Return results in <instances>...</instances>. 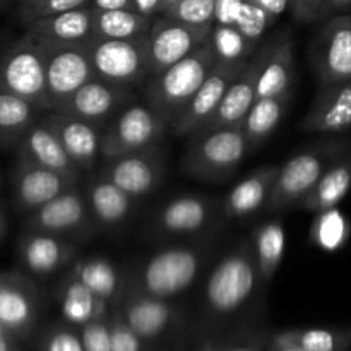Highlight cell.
Listing matches in <instances>:
<instances>
[{
    "label": "cell",
    "instance_id": "cell-51",
    "mask_svg": "<svg viewBox=\"0 0 351 351\" xmlns=\"http://www.w3.org/2000/svg\"><path fill=\"white\" fill-rule=\"evenodd\" d=\"M16 336L12 335H0V351H17Z\"/></svg>",
    "mask_w": 351,
    "mask_h": 351
},
{
    "label": "cell",
    "instance_id": "cell-25",
    "mask_svg": "<svg viewBox=\"0 0 351 351\" xmlns=\"http://www.w3.org/2000/svg\"><path fill=\"white\" fill-rule=\"evenodd\" d=\"M26 26L27 29L24 34L36 43L84 45L95 36L91 5L40 17V19L31 21Z\"/></svg>",
    "mask_w": 351,
    "mask_h": 351
},
{
    "label": "cell",
    "instance_id": "cell-35",
    "mask_svg": "<svg viewBox=\"0 0 351 351\" xmlns=\"http://www.w3.org/2000/svg\"><path fill=\"white\" fill-rule=\"evenodd\" d=\"M208 43L218 64H247L259 50V43L228 24H213Z\"/></svg>",
    "mask_w": 351,
    "mask_h": 351
},
{
    "label": "cell",
    "instance_id": "cell-36",
    "mask_svg": "<svg viewBox=\"0 0 351 351\" xmlns=\"http://www.w3.org/2000/svg\"><path fill=\"white\" fill-rule=\"evenodd\" d=\"M93 293L98 295L105 302H112L119 295L122 280L108 259L91 257V259H75L69 267Z\"/></svg>",
    "mask_w": 351,
    "mask_h": 351
},
{
    "label": "cell",
    "instance_id": "cell-26",
    "mask_svg": "<svg viewBox=\"0 0 351 351\" xmlns=\"http://www.w3.org/2000/svg\"><path fill=\"white\" fill-rule=\"evenodd\" d=\"M123 321L143 341L154 339L168 328L173 319V308L163 298L151 297L139 288L129 290L120 311Z\"/></svg>",
    "mask_w": 351,
    "mask_h": 351
},
{
    "label": "cell",
    "instance_id": "cell-45",
    "mask_svg": "<svg viewBox=\"0 0 351 351\" xmlns=\"http://www.w3.org/2000/svg\"><path fill=\"white\" fill-rule=\"evenodd\" d=\"M243 2L245 0H216L213 24H228V26H233L237 14H239Z\"/></svg>",
    "mask_w": 351,
    "mask_h": 351
},
{
    "label": "cell",
    "instance_id": "cell-42",
    "mask_svg": "<svg viewBox=\"0 0 351 351\" xmlns=\"http://www.w3.org/2000/svg\"><path fill=\"white\" fill-rule=\"evenodd\" d=\"M143 339L127 326L122 314H115L110 321V346L112 351H141Z\"/></svg>",
    "mask_w": 351,
    "mask_h": 351
},
{
    "label": "cell",
    "instance_id": "cell-38",
    "mask_svg": "<svg viewBox=\"0 0 351 351\" xmlns=\"http://www.w3.org/2000/svg\"><path fill=\"white\" fill-rule=\"evenodd\" d=\"M278 338L293 343L305 351H343L351 336L329 329H291L280 332Z\"/></svg>",
    "mask_w": 351,
    "mask_h": 351
},
{
    "label": "cell",
    "instance_id": "cell-13",
    "mask_svg": "<svg viewBox=\"0 0 351 351\" xmlns=\"http://www.w3.org/2000/svg\"><path fill=\"white\" fill-rule=\"evenodd\" d=\"M165 171L167 161L156 144L136 153L103 160L98 175L137 199L153 194L163 182Z\"/></svg>",
    "mask_w": 351,
    "mask_h": 351
},
{
    "label": "cell",
    "instance_id": "cell-44",
    "mask_svg": "<svg viewBox=\"0 0 351 351\" xmlns=\"http://www.w3.org/2000/svg\"><path fill=\"white\" fill-rule=\"evenodd\" d=\"M91 0H41L36 5L31 9V12L27 14L26 19L23 21L24 24H29L31 21L40 19V17L53 16V14L67 12V10L81 9V7L89 5Z\"/></svg>",
    "mask_w": 351,
    "mask_h": 351
},
{
    "label": "cell",
    "instance_id": "cell-9",
    "mask_svg": "<svg viewBox=\"0 0 351 351\" xmlns=\"http://www.w3.org/2000/svg\"><path fill=\"white\" fill-rule=\"evenodd\" d=\"M96 223L86 204L84 192L74 187L67 189L51 201L26 215L24 232H40L75 240L91 235Z\"/></svg>",
    "mask_w": 351,
    "mask_h": 351
},
{
    "label": "cell",
    "instance_id": "cell-16",
    "mask_svg": "<svg viewBox=\"0 0 351 351\" xmlns=\"http://www.w3.org/2000/svg\"><path fill=\"white\" fill-rule=\"evenodd\" d=\"M259 65L261 55L259 50L256 51L252 58L247 62L235 81L230 84L223 95L221 101L215 108V112L206 119V122L195 130L194 134L211 132L218 129H228V127H240L247 112L254 101L257 99V79H259ZM192 136V134H191Z\"/></svg>",
    "mask_w": 351,
    "mask_h": 351
},
{
    "label": "cell",
    "instance_id": "cell-46",
    "mask_svg": "<svg viewBox=\"0 0 351 351\" xmlns=\"http://www.w3.org/2000/svg\"><path fill=\"white\" fill-rule=\"evenodd\" d=\"M250 2H254L256 5H259L261 9L266 10V12L276 21L281 14L287 12L290 0H250Z\"/></svg>",
    "mask_w": 351,
    "mask_h": 351
},
{
    "label": "cell",
    "instance_id": "cell-43",
    "mask_svg": "<svg viewBox=\"0 0 351 351\" xmlns=\"http://www.w3.org/2000/svg\"><path fill=\"white\" fill-rule=\"evenodd\" d=\"M41 351H84L81 338L67 326H55L45 335Z\"/></svg>",
    "mask_w": 351,
    "mask_h": 351
},
{
    "label": "cell",
    "instance_id": "cell-55",
    "mask_svg": "<svg viewBox=\"0 0 351 351\" xmlns=\"http://www.w3.org/2000/svg\"><path fill=\"white\" fill-rule=\"evenodd\" d=\"M225 351H257V348H254V346H245V345H242V346H233V348L225 350Z\"/></svg>",
    "mask_w": 351,
    "mask_h": 351
},
{
    "label": "cell",
    "instance_id": "cell-56",
    "mask_svg": "<svg viewBox=\"0 0 351 351\" xmlns=\"http://www.w3.org/2000/svg\"><path fill=\"white\" fill-rule=\"evenodd\" d=\"M0 335H10V332L7 331V328L2 324V322H0ZM12 336H14V335H12Z\"/></svg>",
    "mask_w": 351,
    "mask_h": 351
},
{
    "label": "cell",
    "instance_id": "cell-12",
    "mask_svg": "<svg viewBox=\"0 0 351 351\" xmlns=\"http://www.w3.org/2000/svg\"><path fill=\"white\" fill-rule=\"evenodd\" d=\"M312 69L319 86L351 81V14L331 16L311 48Z\"/></svg>",
    "mask_w": 351,
    "mask_h": 351
},
{
    "label": "cell",
    "instance_id": "cell-41",
    "mask_svg": "<svg viewBox=\"0 0 351 351\" xmlns=\"http://www.w3.org/2000/svg\"><path fill=\"white\" fill-rule=\"evenodd\" d=\"M81 345L84 351H112L110 346V322L106 317L96 319L81 326Z\"/></svg>",
    "mask_w": 351,
    "mask_h": 351
},
{
    "label": "cell",
    "instance_id": "cell-28",
    "mask_svg": "<svg viewBox=\"0 0 351 351\" xmlns=\"http://www.w3.org/2000/svg\"><path fill=\"white\" fill-rule=\"evenodd\" d=\"M82 192L96 226L103 228H115L125 223L136 202V199L130 197L127 192L98 173L88 178Z\"/></svg>",
    "mask_w": 351,
    "mask_h": 351
},
{
    "label": "cell",
    "instance_id": "cell-23",
    "mask_svg": "<svg viewBox=\"0 0 351 351\" xmlns=\"http://www.w3.org/2000/svg\"><path fill=\"white\" fill-rule=\"evenodd\" d=\"M216 211L206 195H180L168 201L154 216V232L161 237H187L202 232Z\"/></svg>",
    "mask_w": 351,
    "mask_h": 351
},
{
    "label": "cell",
    "instance_id": "cell-50",
    "mask_svg": "<svg viewBox=\"0 0 351 351\" xmlns=\"http://www.w3.org/2000/svg\"><path fill=\"white\" fill-rule=\"evenodd\" d=\"M271 351H305V350H302L300 346L293 345V343L285 341V339L278 338L276 336V338L273 339V350Z\"/></svg>",
    "mask_w": 351,
    "mask_h": 351
},
{
    "label": "cell",
    "instance_id": "cell-10",
    "mask_svg": "<svg viewBox=\"0 0 351 351\" xmlns=\"http://www.w3.org/2000/svg\"><path fill=\"white\" fill-rule=\"evenodd\" d=\"M213 24H191L161 14L147 31L149 77L177 64L209 40Z\"/></svg>",
    "mask_w": 351,
    "mask_h": 351
},
{
    "label": "cell",
    "instance_id": "cell-6",
    "mask_svg": "<svg viewBox=\"0 0 351 351\" xmlns=\"http://www.w3.org/2000/svg\"><path fill=\"white\" fill-rule=\"evenodd\" d=\"M0 91L26 99L40 112L50 110L45 79V58L40 43L24 34L0 57Z\"/></svg>",
    "mask_w": 351,
    "mask_h": 351
},
{
    "label": "cell",
    "instance_id": "cell-5",
    "mask_svg": "<svg viewBox=\"0 0 351 351\" xmlns=\"http://www.w3.org/2000/svg\"><path fill=\"white\" fill-rule=\"evenodd\" d=\"M208 250L199 245L167 247L144 263L136 288L151 297L173 298L194 285Z\"/></svg>",
    "mask_w": 351,
    "mask_h": 351
},
{
    "label": "cell",
    "instance_id": "cell-11",
    "mask_svg": "<svg viewBox=\"0 0 351 351\" xmlns=\"http://www.w3.org/2000/svg\"><path fill=\"white\" fill-rule=\"evenodd\" d=\"M51 112L67 101L81 86L96 79L84 45L40 43Z\"/></svg>",
    "mask_w": 351,
    "mask_h": 351
},
{
    "label": "cell",
    "instance_id": "cell-8",
    "mask_svg": "<svg viewBox=\"0 0 351 351\" xmlns=\"http://www.w3.org/2000/svg\"><path fill=\"white\" fill-rule=\"evenodd\" d=\"M168 130V123L149 105L130 103L103 130L99 156L108 160L156 146Z\"/></svg>",
    "mask_w": 351,
    "mask_h": 351
},
{
    "label": "cell",
    "instance_id": "cell-15",
    "mask_svg": "<svg viewBox=\"0 0 351 351\" xmlns=\"http://www.w3.org/2000/svg\"><path fill=\"white\" fill-rule=\"evenodd\" d=\"M245 65L247 64L228 65L215 62V65L211 67L209 74L206 75L201 88L194 93V96L189 99V103L182 110L180 115L170 125L171 132L178 137H187L194 134L206 122V119L215 112L225 91L235 81L237 75L242 72Z\"/></svg>",
    "mask_w": 351,
    "mask_h": 351
},
{
    "label": "cell",
    "instance_id": "cell-39",
    "mask_svg": "<svg viewBox=\"0 0 351 351\" xmlns=\"http://www.w3.org/2000/svg\"><path fill=\"white\" fill-rule=\"evenodd\" d=\"M271 23H274L273 17L266 12L264 9H261L259 5H256L250 0H245L240 7L239 14L235 17V23L233 26L240 31V33L245 34L249 40L261 43L264 33H266L267 27L271 26Z\"/></svg>",
    "mask_w": 351,
    "mask_h": 351
},
{
    "label": "cell",
    "instance_id": "cell-3",
    "mask_svg": "<svg viewBox=\"0 0 351 351\" xmlns=\"http://www.w3.org/2000/svg\"><path fill=\"white\" fill-rule=\"evenodd\" d=\"M256 256L250 242H242L216 263L206 281V304L215 314L240 311L256 291L259 281Z\"/></svg>",
    "mask_w": 351,
    "mask_h": 351
},
{
    "label": "cell",
    "instance_id": "cell-57",
    "mask_svg": "<svg viewBox=\"0 0 351 351\" xmlns=\"http://www.w3.org/2000/svg\"><path fill=\"white\" fill-rule=\"evenodd\" d=\"M0 2H2V0H0Z\"/></svg>",
    "mask_w": 351,
    "mask_h": 351
},
{
    "label": "cell",
    "instance_id": "cell-22",
    "mask_svg": "<svg viewBox=\"0 0 351 351\" xmlns=\"http://www.w3.org/2000/svg\"><path fill=\"white\" fill-rule=\"evenodd\" d=\"M351 127V81L319 86L311 108L302 119L305 134H341Z\"/></svg>",
    "mask_w": 351,
    "mask_h": 351
},
{
    "label": "cell",
    "instance_id": "cell-18",
    "mask_svg": "<svg viewBox=\"0 0 351 351\" xmlns=\"http://www.w3.org/2000/svg\"><path fill=\"white\" fill-rule=\"evenodd\" d=\"M74 185H77V182L65 175L48 170V168L36 167V165L17 161L16 170L12 173L14 204L19 213L29 215L31 211L43 206L45 202L51 201Z\"/></svg>",
    "mask_w": 351,
    "mask_h": 351
},
{
    "label": "cell",
    "instance_id": "cell-4",
    "mask_svg": "<svg viewBox=\"0 0 351 351\" xmlns=\"http://www.w3.org/2000/svg\"><path fill=\"white\" fill-rule=\"evenodd\" d=\"M192 143L182 158L185 175L201 180H223L242 165L250 151L240 127L192 134Z\"/></svg>",
    "mask_w": 351,
    "mask_h": 351
},
{
    "label": "cell",
    "instance_id": "cell-17",
    "mask_svg": "<svg viewBox=\"0 0 351 351\" xmlns=\"http://www.w3.org/2000/svg\"><path fill=\"white\" fill-rule=\"evenodd\" d=\"M17 256L24 269L38 278H48L72 264L77 256L74 240L40 232H23Z\"/></svg>",
    "mask_w": 351,
    "mask_h": 351
},
{
    "label": "cell",
    "instance_id": "cell-53",
    "mask_svg": "<svg viewBox=\"0 0 351 351\" xmlns=\"http://www.w3.org/2000/svg\"><path fill=\"white\" fill-rule=\"evenodd\" d=\"M7 233V216H5V209H3V206L0 204V240L5 237Z\"/></svg>",
    "mask_w": 351,
    "mask_h": 351
},
{
    "label": "cell",
    "instance_id": "cell-47",
    "mask_svg": "<svg viewBox=\"0 0 351 351\" xmlns=\"http://www.w3.org/2000/svg\"><path fill=\"white\" fill-rule=\"evenodd\" d=\"M89 5L96 10H134L132 0H91Z\"/></svg>",
    "mask_w": 351,
    "mask_h": 351
},
{
    "label": "cell",
    "instance_id": "cell-27",
    "mask_svg": "<svg viewBox=\"0 0 351 351\" xmlns=\"http://www.w3.org/2000/svg\"><path fill=\"white\" fill-rule=\"evenodd\" d=\"M280 167L267 165L252 171L240 184H237L228 194L223 197V216L228 219H247L259 213L269 201L271 189L276 178Z\"/></svg>",
    "mask_w": 351,
    "mask_h": 351
},
{
    "label": "cell",
    "instance_id": "cell-1",
    "mask_svg": "<svg viewBox=\"0 0 351 351\" xmlns=\"http://www.w3.org/2000/svg\"><path fill=\"white\" fill-rule=\"evenodd\" d=\"M213 65H215V57L211 47L206 41L187 57L151 75L144 82V96L147 105L170 127L185 108L189 99L201 88Z\"/></svg>",
    "mask_w": 351,
    "mask_h": 351
},
{
    "label": "cell",
    "instance_id": "cell-31",
    "mask_svg": "<svg viewBox=\"0 0 351 351\" xmlns=\"http://www.w3.org/2000/svg\"><path fill=\"white\" fill-rule=\"evenodd\" d=\"M290 101L291 98L288 96H267L254 101L240 125L250 151L257 149L276 130Z\"/></svg>",
    "mask_w": 351,
    "mask_h": 351
},
{
    "label": "cell",
    "instance_id": "cell-52",
    "mask_svg": "<svg viewBox=\"0 0 351 351\" xmlns=\"http://www.w3.org/2000/svg\"><path fill=\"white\" fill-rule=\"evenodd\" d=\"M38 2H41V0H19V19H26L27 14L31 12V9H33Z\"/></svg>",
    "mask_w": 351,
    "mask_h": 351
},
{
    "label": "cell",
    "instance_id": "cell-33",
    "mask_svg": "<svg viewBox=\"0 0 351 351\" xmlns=\"http://www.w3.org/2000/svg\"><path fill=\"white\" fill-rule=\"evenodd\" d=\"M153 17L136 10H96L93 9V31L105 40H134L147 34Z\"/></svg>",
    "mask_w": 351,
    "mask_h": 351
},
{
    "label": "cell",
    "instance_id": "cell-49",
    "mask_svg": "<svg viewBox=\"0 0 351 351\" xmlns=\"http://www.w3.org/2000/svg\"><path fill=\"white\" fill-rule=\"evenodd\" d=\"M351 7V0H324V19L331 17L332 12L345 10Z\"/></svg>",
    "mask_w": 351,
    "mask_h": 351
},
{
    "label": "cell",
    "instance_id": "cell-30",
    "mask_svg": "<svg viewBox=\"0 0 351 351\" xmlns=\"http://www.w3.org/2000/svg\"><path fill=\"white\" fill-rule=\"evenodd\" d=\"M351 191V147L324 171L315 187L300 201L305 211L319 213L336 208Z\"/></svg>",
    "mask_w": 351,
    "mask_h": 351
},
{
    "label": "cell",
    "instance_id": "cell-21",
    "mask_svg": "<svg viewBox=\"0 0 351 351\" xmlns=\"http://www.w3.org/2000/svg\"><path fill=\"white\" fill-rule=\"evenodd\" d=\"M41 120L53 130L65 153L79 170L91 171L95 168L99 158L103 129L58 110H53Z\"/></svg>",
    "mask_w": 351,
    "mask_h": 351
},
{
    "label": "cell",
    "instance_id": "cell-40",
    "mask_svg": "<svg viewBox=\"0 0 351 351\" xmlns=\"http://www.w3.org/2000/svg\"><path fill=\"white\" fill-rule=\"evenodd\" d=\"M215 9L216 0H178L165 10L163 16L191 24H213Z\"/></svg>",
    "mask_w": 351,
    "mask_h": 351
},
{
    "label": "cell",
    "instance_id": "cell-34",
    "mask_svg": "<svg viewBox=\"0 0 351 351\" xmlns=\"http://www.w3.org/2000/svg\"><path fill=\"white\" fill-rule=\"evenodd\" d=\"M40 110L26 99L0 91V146L16 147L21 137L38 122Z\"/></svg>",
    "mask_w": 351,
    "mask_h": 351
},
{
    "label": "cell",
    "instance_id": "cell-54",
    "mask_svg": "<svg viewBox=\"0 0 351 351\" xmlns=\"http://www.w3.org/2000/svg\"><path fill=\"white\" fill-rule=\"evenodd\" d=\"M175 2H178V0H161V7H160V14H163L165 10L168 9L170 5H173Z\"/></svg>",
    "mask_w": 351,
    "mask_h": 351
},
{
    "label": "cell",
    "instance_id": "cell-2",
    "mask_svg": "<svg viewBox=\"0 0 351 351\" xmlns=\"http://www.w3.org/2000/svg\"><path fill=\"white\" fill-rule=\"evenodd\" d=\"M350 147V141L326 139L285 161L274 178L267 208L271 211H281L300 204L302 199L315 187L324 171Z\"/></svg>",
    "mask_w": 351,
    "mask_h": 351
},
{
    "label": "cell",
    "instance_id": "cell-20",
    "mask_svg": "<svg viewBox=\"0 0 351 351\" xmlns=\"http://www.w3.org/2000/svg\"><path fill=\"white\" fill-rule=\"evenodd\" d=\"M36 285L21 273H0V322L14 336L26 335L38 315Z\"/></svg>",
    "mask_w": 351,
    "mask_h": 351
},
{
    "label": "cell",
    "instance_id": "cell-7",
    "mask_svg": "<svg viewBox=\"0 0 351 351\" xmlns=\"http://www.w3.org/2000/svg\"><path fill=\"white\" fill-rule=\"evenodd\" d=\"M98 79L125 86H143L149 79L147 34L134 40L93 36L84 43Z\"/></svg>",
    "mask_w": 351,
    "mask_h": 351
},
{
    "label": "cell",
    "instance_id": "cell-24",
    "mask_svg": "<svg viewBox=\"0 0 351 351\" xmlns=\"http://www.w3.org/2000/svg\"><path fill=\"white\" fill-rule=\"evenodd\" d=\"M16 154L17 161L48 168V170L65 175L75 182L79 180V175H81V170L65 153L53 130L41 119H38V122H34L27 129V132L21 137L19 143L16 144Z\"/></svg>",
    "mask_w": 351,
    "mask_h": 351
},
{
    "label": "cell",
    "instance_id": "cell-19",
    "mask_svg": "<svg viewBox=\"0 0 351 351\" xmlns=\"http://www.w3.org/2000/svg\"><path fill=\"white\" fill-rule=\"evenodd\" d=\"M261 65L257 79V98L267 96L293 95L295 79V53L293 40L290 33H281L264 47H259Z\"/></svg>",
    "mask_w": 351,
    "mask_h": 351
},
{
    "label": "cell",
    "instance_id": "cell-48",
    "mask_svg": "<svg viewBox=\"0 0 351 351\" xmlns=\"http://www.w3.org/2000/svg\"><path fill=\"white\" fill-rule=\"evenodd\" d=\"M134 10L146 17H154L160 14L161 0H132Z\"/></svg>",
    "mask_w": 351,
    "mask_h": 351
},
{
    "label": "cell",
    "instance_id": "cell-37",
    "mask_svg": "<svg viewBox=\"0 0 351 351\" xmlns=\"http://www.w3.org/2000/svg\"><path fill=\"white\" fill-rule=\"evenodd\" d=\"M350 237L348 219L336 208L319 211L311 228V240L322 250H338Z\"/></svg>",
    "mask_w": 351,
    "mask_h": 351
},
{
    "label": "cell",
    "instance_id": "cell-29",
    "mask_svg": "<svg viewBox=\"0 0 351 351\" xmlns=\"http://www.w3.org/2000/svg\"><path fill=\"white\" fill-rule=\"evenodd\" d=\"M58 302L69 324L84 326L96 319L106 317L108 302L93 293L71 269L58 287Z\"/></svg>",
    "mask_w": 351,
    "mask_h": 351
},
{
    "label": "cell",
    "instance_id": "cell-32",
    "mask_svg": "<svg viewBox=\"0 0 351 351\" xmlns=\"http://www.w3.org/2000/svg\"><path fill=\"white\" fill-rule=\"evenodd\" d=\"M250 245L256 256L261 280L267 283L278 273V267L285 256L287 235H285L283 223L280 219H273V221H266L264 225L257 226L252 233Z\"/></svg>",
    "mask_w": 351,
    "mask_h": 351
},
{
    "label": "cell",
    "instance_id": "cell-14",
    "mask_svg": "<svg viewBox=\"0 0 351 351\" xmlns=\"http://www.w3.org/2000/svg\"><path fill=\"white\" fill-rule=\"evenodd\" d=\"M132 101V86L115 84L96 77L81 86L57 110L103 129L112 122L117 113L122 112Z\"/></svg>",
    "mask_w": 351,
    "mask_h": 351
}]
</instances>
